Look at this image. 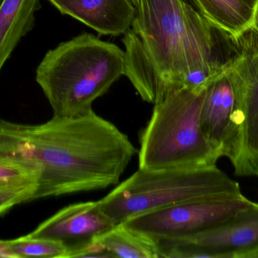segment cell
Instances as JSON below:
<instances>
[{
	"instance_id": "8fae6325",
	"label": "cell",
	"mask_w": 258,
	"mask_h": 258,
	"mask_svg": "<svg viewBox=\"0 0 258 258\" xmlns=\"http://www.w3.org/2000/svg\"><path fill=\"white\" fill-rule=\"evenodd\" d=\"M62 15H69L101 35L119 36L132 27V0H48Z\"/></svg>"
},
{
	"instance_id": "8992f818",
	"label": "cell",
	"mask_w": 258,
	"mask_h": 258,
	"mask_svg": "<svg viewBox=\"0 0 258 258\" xmlns=\"http://www.w3.org/2000/svg\"><path fill=\"white\" fill-rule=\"evenodd\" d=\"M253 203L242 193L209 197L148 212L122 224L153 239L187 237L219 225Z\"/></svg>"
},
{
	"instance_id": "e0dca14e",
	"label": "cell",
	"mask_w": 258,
	"mask_h": 258,
	"mask_svg": "<svg viewBox=\"0 0 258 258\" xmlns=\"http://www.w3.org/2000/svg\"><path fill=\"white\" fill-rule=\"evenodd\" d=\"M35 190L33 189H0V215L17 204L32 201Z\"/></svg>"
},
{
	"instance_id": "9a60e30c",
	"label": "cell",
	"mask_w": 258,
	"mask_h": 258,
	"mask_svg": "<svg viewBox=\"0 0 258 258\" xmlns=\"http://www.w3.org/2000/svg\"><path fill=\"white\" fill-rule=\"evenodd\" d=\"M9 242L18 258H67L68 256L64 245L51 239L30 237L27 235L9 240Z\"/></svg>"
},
{
	"instance_id": "52a82bcc",
	"label": "cell",
	"mask_w": 258,
	"mask_h": 258,
	"mask_svg": "<svg viewBox=\"0 0 258 258\" xmlns=\"http://www.w3.org/2000/svg\"><path fill=\"white\" fill-rule=\"evenodd\" d=\"M244 121L237 88L226 62L206 88L200 123L206 139L230 159L237 175L242 169Z\"/></svg>"
},
{
	"instance_id": "5b68a950",
	"label": "cell",
	"mask_w": 258,
	"mask_h": 258,
	"mask_svg": "<svg viewBox=\"0 0 258 258\" xmlns=\"http://www.w3.org/2000/svg\"><path fill=\"white\" fill-rule=\"evenodd\" d=\"M242 193L237 182L217 166L143 170L138 168L99 200L114 225L185 201Z\"/></svg>"
},
{
	"instance_id": "30bf717a",
	"label": "cell",
	"mask_w": 258,
	"mask_h": 258,
	"mask_svg": "<svg viewBox=\"0 0 258 258\" xmlns=\"http://www.w3.org/2000/svg\"><path fill=\"white\" fill-rule=\"evenodd\" d=\"M180 239L195 245L204 257L258 258V204L209 230Z\"/></svg>"
},
{
	"instance_id": "6da1fadb",
	"label": "cell",
	"mask_w": 258,
	"mask_h": 258,
	"mask_svg": "<svg viewBox=\"0 0 258 258\" xmlns=\"http://www.w3.org/2000/svg\"><path fill=\"white\" fill-rule=\"evenodd\" d=\"M0 153L36 173L35 200L119 184L138 149L113 123L92 111L35 125L0 118Z\"/></svg>"
},
{
	"instance_id": "7c38bea8",
	"label": "cell",
	"mask_w": 258,
	"mask_h": 258,
	"mask_svg": "<svg viewBox=\"0 0 258 258\" xmlns=\"http://www.w3.org/2000/svg\"><path fill=\"white\" fill-rule=\"evenodd\" d=\"M203 16L231 41L256 25L258 0H194Z\"/></svg>"
},
{
	"instance_id": "4fadbf2b",
	"label": "cell",
	"mask_w": 258,
	"mask_h": 258,
	"mask_svg": "<svg viewBox=\"0 0 258 258\" xmlns=\"http://www.w3.org/2000/svg\"><path fill=\"white\" fill-rule=\"evenodd\" d=\"M40 0H3L0 5V71L19 43L33 28Z\"/></svg>"
},
{
	"instance_id": "5bb4252c",
	"label": "cell",
	"mask_w": 258,
	"mask_h": 258,
	"mask_svg": "<svg viewBox=\"0 0 258 258\" xmlns=\"http://www.w3.org/2000/svg\"><path fill=\"white\" fill-rule=\"evenodd\" d=\"M98 241L112 257L161 258L154 239L123 224L115 225L99 236Z\"/></svg>"
},
{
	"instance_id": "ba28073f",
	"label": "cell",
	"mask_w": 258,
	"mask_h": 258,
	"mask_svg": "<svg viewBox=\"0 0 258 258\" xmlns=\"http://www.w3.org/2000/svg\"><path fill=\"white\" fill-rule=\"evenodd\" d=\"M233 43L236 50L227 62L245 117L239 176L258 177V30L253 27Z\"/></svg>"
},
{
	"instance_id": "d6986e66",
	"label": "cell",
	"mask_w": 258,
	"mask_h": 258,
	"mask_svg": "<svg viewBox=\"0 0 258 258\" xmlns=\"http://www.w3.org/2000/svg\"><path fill=\"white\" fill-rule=\"evenodd\" d=\"M2 2H3V0H0V5H1Z\"/></svg>"
},
{
	"instance_id": "ffe728a7",
	"label": "cell",
	"mask_w": 258,
	"mask_h": 258,
	"mask_svg": "<svg viewBox=\"0 0 258 258\" xmlns=\"http://www.w3.org/2000/svg\"><path fill=\"white\" fill-rule=\"evenodd\" d=\"M255 28H256V27H255ZM256 29H257V30H258V29H257V28H256Z\"/></svg>"
},
{
	"instance_id": "ac0fdd59",
	"label": "cell",
	"mask_w": 258,
	"mask_h": 258,
	"mask_svg": "<svg viewBox=\"0 0 258 258\" xmlns=\"http://www.w3.org/2000/svg\"><path fill=\"white\" fill-rule=\"evenodd\" d=\"M0 258H18L11 249L9 240H0Z\"/></svg>"
},
{
	"instance_id": "7a4b0ae2",
	"label": "cell",
	"mask_w": 258,
	"mask_h": 258,
	"mask_svg": "<svg viewBox=\"0 0 258 258\" xmlns=\"http://www.w3.org/2000/svg\"><path fill=\"white\" fill-rule=\"evenodd\" d=\"M132 2L135 18L122 39L124 75L142 99L154 105L183 88L206 89L226 63L219 30L194 0Z\"/></svg>"
},
{
	"instance_id": "2e32d148",
	"label": "cell",
	"mask_w": 258,
	"mask_h": 258,
	"mask_svg": "<svg viewBox=\"0 0 258 258\" xmlns=\"http://www.w3.org/2000/svg\"><path fill=\"white\" fill-rule=\"evenodd\" d=\"M37 180V174L30 167L0 153V189L27 188L36 191Z\"/></svg>"
},
{
	"instance_id": "9c48e42d",
	"label": "cell",
	"mask_w": 258,
	"mask_h": 258,
	"mask_svg": "<svg viewBox=\"0 0 258 258\" xmlns=\"http://www.w3.org/2000/svg\"><path fill=\"white\" fill-rule=\"evenodd\" d=\"M114 226L101 210L99 201H86L63 208L28 236L57 241L66 248L67 258L80 257Z\"/></svg>"
},
{
	"instance_id": "277c9868",
	"label": "cell",
	"mask_w": 258,
	"mask_h": 258,
	"mask_svg": "<svg viewBox=\"0 0 258 258\" xmlns=\"http://www.w3.org/2000/svg\"><path fill=\"white\" fill-rule=\"evenodd\" d=\"M206 89L183 88L154 104L140 136L139 169L216 166L222 156L206 139L200 123Z\"/></svg>"
},
{
	"instance_id": "3957f363",
	"label": "cell",
	"mask_w": 258,
	"mask_h": 258,
	"mask_svg": "<svg viewBox=\"0 0 258 258\" xmlns=\"http://www.w3.org/2000/svg\"><path fill=\"white\" fill-rule=\"evenodd\" d=\"M125 71V51L84 33L49 50L38 66L36 80L53 116L73 117L93 111Z\"/></svg>"
}]
</instances>
